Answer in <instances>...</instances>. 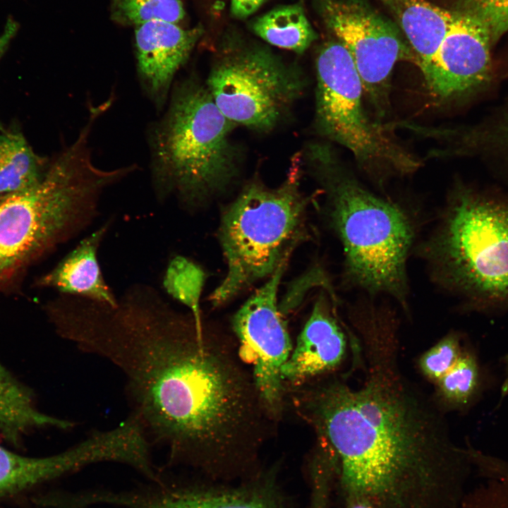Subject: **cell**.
I'll list each match as a JSON object with an SVG mask.
<instances>
[{"label":"cell","mask_w":508,"mask_h":508,"mask_svg":"<svg viewBox=\"0 0 508 508\" xmlns=\"http://www.w3.org/2000/svg\"><path fill=\"white\" fill-rule=\"evenodd\" d=\"M347 372L299 386L301 416L327 452L344 498L374 508H456L473 468L443 411L413 384L399 363V327L360 325Z\"/></svg>","instance_id":"1"},{"label":"cell","mask_w":508,"mask_h":508,"mask_svg":"<svg viewBox=\"0 0 508 508\" xmlns=\"http://www.w3.org/2000/svg\"><path fill=\"white\" fill-rule=\"evenodd\" d=\"M92 350L124 375L131 413L167 449L168 466L244 459L268 435L273 420L231 346L158 293L114 310Z\"/></svg>","instance_id":"2"},{"label":"cell","mask_w":508,"mask_h":508,"mask_svg":"<svg viewBox=\"0 0 508 508\" xmlns=\"http://www.w3.org/2000/svg\"><path fill=\"white\" fill-rule=\"evenodd\" d=\"M90 136L77 139L49 164L42 180L0 203V289L35 260L74 238L97 215L102 193L125 176L92 162Z\"/></svg>","instance_id":"3"},{"label":"cell","mask_w":508,"mask_h":508,"mask_svg":"<svg viewBox=\"0 0 508 508\" xmlns=\"http://www.w3.org/2000/svg\"><path fill=\"white\" fill-rule=\"evenodd\" d=\"M311 152L326 195L327 222L342 247L345 284L388 296L406 311L413 222L399 205L362 186L327 147L315 146Z\"/></svg>","instance_id":"4"},{"label":"cell","mask_w":508,"mask_h":508,"mask_svg":"<svg viewBox=\"0 0 508 508\" xmlns=\"http://www.w3.org/2000/svg\"><path fill=\"white\" fill-rule=\"evenodd\" d=\"M419 250L464 310L508 309V193L456 186Z\"/></svg>","instance_id":"5"},{"label":"cell","mask_w":508,"mask_h":508,"mask_svg":"<svg viewBox=\"0 0 508 508\" xmlns=\"http://www.w3.org/2000/svg\"><path fill=\"white\" fill-rule=\"evenodd\" d=\"M235 125L218 109L205 85L177 86L151 134L152 178L159 198L171 193L198 206L224 192L237 174L230 140Z\"/></svg>","instance_id":"6"},{"label":"cell","mask_w":508,"mask_h":508,"mask_svg":"<svg viewBox=\"0 0 508 508\" xmlns=\"http://www.w3.org/2000/svg\"><path fill=\"white\" fill-rule=\"evenodd\" d=\"M299 175L294 169L275 188L252 181L223 210L218 237L226 273L210 297L214 306L270 278L309 237Z\"/></svg>","instance_id":"7"},{"label":"cell","mask_w":508,"mask_h":508,"mask_svg":"<svg viewBox=\"0 0 508 508\" xmlns=\"http://www.w3.org/2000/svg\"><path fill=\"white\" fill-rule=\"evenodd\" d=\"M315 120L320 133L347 148L370 171L409 174L419 161L367 116L363 87L353 61L339 41L326 43L316 61Z\"/></svg>","instance_id":"8"},{"label":"cell","mask_w":508,"mask_h":508,"mask_svg":"<svg viewBox=\"0 0 508 508\" xmlns=\"http://www.w3.org/2000/svg\"><path fill=\"white\" fill-rule=\"evenodd\" d=\"M229 45L210 71L205 85L209 92L234 125L273 129L301 94V73L264 46Z\"/></svg>","instance_id":"9"},{"label":"cell","mask_w":508,"mask_h":508,"mask_svg":"<svg viewBox=\"0 0 508 508\" xmlns=\"http://www.w3.org/2000/svg\"><path fill=\"white\" fill-rule=\"evenodd\" d=\"M327 28L349 52L363 91L383 116L394 65L417 58L399 30L361 0H314Z\"/></svg>","instance_id":"10"},{"label":"cell","mask_w":508,"mask_h":508,"mask_svg":"<svg viewBox=\"0 0 508 508\" xmlns=\"http://www.w3.org/2000/svg\"><path fill=\"white\" fill-rule=\"evenodd\" d=\"M286 267H280L268 278L231 320L241 357L252 365L259 397L273 421L282 412L286 386L282 369L293 349L277 300Z\"/></svg>","instance_id":"11"},{"label":"cell","mask_w":508,"mask_h":508,"mask_svg":"<svg viewBox=\"0 0 508 508\" xmlns=\"http://www.w3.org/2000/svg\"><path fill=\"white\" fill-rule=\"evenodd\" d=\"M454 12L437 52L421 71L430 91L441 100L480 98L497 79L491 60L494 44L476 20Z\"/></svg>","instance_id":"12"},{"label":"cell","mask_w":508,"mask_h":508,"mask_svg":"<svg viewBox=\"0 0 508 508\" xmlns=\"http://www.w3.org/2000/svg\"><path fill=\"white\" fill-rule=\"evenodd\" d=\"M337 297L325 289L317 296L296 344L282 369L285 386L298 387L339 370L349 344L346 322L337 313Z\"/></svg>","instance_id":"13"},{"label":"cell","mask_w":508,"mask_h":508,"mask_svg":"<svg viewBox=\"0 0 508 508\" xmlns=\"http://www.w3.org/2000/svg\"><path fill=\"white\" fill-rule=\"evenodd\" d=\"M202 29H183L176 23L151 20L135 30L137 68L148 96L158 107L164 103L174 77L186 61Z\"/></svg>","instance_id":"14"},{"label":"cell","mask_w":508,"mask_h":508,"mask_svg":"<svg viewBox=\"0 0 508 508\" xmlns=\"http://www.w3.org/2000/svg\"><path fill=\"white\" fill-rule=\"evenodd\" d=\"M136 485L129 508H281L265 491L214 492L181 485L164 468Z\"/></svg>","instance_id":"15"},{"label":"cell","mask_w":508,"mask_h":508,"mask_svg":"<svg viewBox=\"0 0 508 508\" xmlns=\"http://www.w3.org/2000/svg\"><path fill=\"white\" fill-rule=\"evenodd\" d=\"M111 224V220L106 222L83 239L54 268L37 280V285L56 289L64 295L116 305L118 299L105 282L97 259L99 246Z\"/></svg>","instance_id":"16"},{"label":"cell","mask_w":508,"mask_h":508,"mask_svg":"<svg viewBox=\"0 0 508 508\" xmlns=\"http://www.w3.org/2000/svg\"><path fill=\"white\" fill-rule=\"evenodd\" d=\"M404 34L422 71L431 61L452 21L454 12L427 0H379Z\"/></svg>","instance_id":"17"},{"label":"cell","mask_w":508,"mask_h":508,"mask_svg":"<svg viewBox=\"0 0 508 508\" xmlns=\"http://www.w3.org/2000/svg\"><path fill=\"white\" fill-rule=\"evenodd\" d=\"M75 470L74 456L68 449L33 457L0 445V502L72 474Z\"/></svg>","instance_id":"18"},{"label":"cell","mask_w":508,"mask_h":508,"mask_svg":"<svg viewBox=\"0 0 508 508\" xmlns=\"http://www.w3.org/2000/svg\"><path fill=\"white\" fill-rule=\"evenodd\" d=\"M75 423L40 411L30 390L0 363V433L17 445L28 431L40 428L68 430Z\"/></svg>","instance_id":"19"},{"label":"cell","mask_w":508,"mask_h":508,"mask_svg":"<svg viewBox=\"0 0 508 508\" xmlns=\"http://www.w3.org/2000/svg\"><path fill=\"white\" fill-rule=\"evenodd\" d=\"M452 132L457 138L456 152L508 173V100L478 121Z\"/></svg>","instance_id":"20"},{"label":"cell","mask_w":508,"mask_h":508,"mask_svg":"<svg viewBox=\"0 0 508 508\" xmlns=\"http://www.w3.org/2000/svg\"><path fill=\"white\" fill-rule=\"evenodd\" d=\"M49 164L32 150L17 130L0 131V196L31 188L44 177Z\"/></svg>","instance_id":"21"},{"label":"cell","mask_w":508,"mask_h":508,"mask_svg":"<svg viewBox=\"0 0 508 508\" xmlns=\"http://www.w3.org/2000/svg\"><path fill=\"white\" fill-rule=\"evenodd\" d=\"M487 374L475 351L465 346L454 365L435 385V401L444 411H468L482 397Z\"/></svg>","instance_id":"22"},{"label":"cell","mask_w":508,"mask_h":508,"mask_svg":"<svg viewBox=\"0 0 508 508\" xmlns=\"http://www.w3.org/2000/svg\"><path fill=\"white\" fill-rule=\"evenodd\" d=\"M250 28L267 43L298 54L304 52L317 37L299 4L275 8L255 18Z\"/></svg>","instance_id":"23"},{"label":"cell","mask_w":508,"mask_h":508,"mask_svg":"<svg viewBox=\"0 0 508 508\" xmlns=\"http://www.w3.org/2000/svg\"><path fill=\"white\" fill-rule=\"evenodd\" d=\"M205 279L203 269L182 255H176L169 261L163 279L167 293L188 307L200 328L203 326L200 301Z\"/></svg>","instance_id":"24"},{"label":"cell","mask_w":508,"mask_h":508,"mask_svg":"<svg viewBox=\"0 0 508 508\" xmlns=\"http://www.w3.org/2000/svg\"><path fill=\"white\" fill-rule=\"evenodd\" d=\"M185 15L181 0H113L112 16L119 23L139 25L151 20L177 23Z\"/></svg>","instance_id":"25"},{"label":"cell","mask_w":508,"mask_h":508,"mask_svg":"<svg viewBox=\"0 0 508 508\" xmlns=\"http://www.w3.org/2000/svg\"><path fill=\"white\" fill-rule=\"evenodd\" d=\"M464 348L461 334L449 332L421 355L418 368L425 377L435 383L454 365Z\"/></svg>","instance_id":"26"},{"label":"cell","mask_w":508,"mask_h":508,"mask_svg":"<svg viewBox=\"0 0 508 508\" xmlns=\"http://www.w3.org/2000/svg\"><path fill=\"white\" fill-rule=\"evenodd\" d=\"M457 11L476 20L493 44L508 32V0H459Z\"/></svg>","instance_id":"27"},{"label":"cell","mask_w":508,"mask_h":508,"mask_svg":"<svg viewBox=\"0 0 508 508\" xmlns=\"http://www.w3.org/2000/svg\"><path fill=\"white\" fill-rule=\"evenodd\" d=\"M471 460L480 477L508 482V460L469 447Z\"/></svg>","instance_id":"28"},{"label":"cell","mask_w":508,"mask_h":508,"mask_svg":"<svg viewBox=\"0 0 508 508\" xmlns=\"http://www.w3.org/2000/svg\"><path fill=\"white\" fill-rule=\"evenodd\" d=\"M266 0H231V13L238 19H245L255 13Z\"/></svg>","instance_id":"29"},{"label":"cell","mask_w":508,"mask_h":508,"mask_svg":"<svg viewBox=\"0 0 508 508\" xmlns=\"http://www.w3.org/2000/svg\"><path fill=\"white\" fill-rule=\"evenodd\" d=\"M18 30V25L13 19L9 18L6 24L4 32L0 36V59L8 47ZM5 130L0 122V131Z\"/></svg>","instance_id":"30"},{"label":"cell","mask_w":508,"mask_h":508,"mask_svg":"<svg viewBox=\"0 0 508 508\" xmlns=\"http://www.w3.org/2000/svg\"><path fill=\"white\" fill-rule=\"evenodd\" d=\"M345 508H374L366 500L358 497H344Z\"/></svg>","instance_id":"31"},{"label":"cell","mask_w":508,"mask_h":508,"mask_svg":"<svg viewBox=\"0 0 508 508\" xmlns=\"http://www.w3.org/2000/svg\"><path fill=\"white\" fill-rule=\"evenodd\" d=\"M502 361L505 370V379L502 382V387L504 390L508 391V355L503 356Z\"/></svg>","instance_id":"32"},{"label":"cell","mask_w":508,"mask_h":508,"mask_svg":"<svg viewBox=\"0 0 508 508\" xmlns=\"http://www.w3.org/2000/svg\"><path fill=\"white\" fill-rule=\"evenodd\" d=\"M6 195H1L0 196V203L3 201Z\"/></svg>","instance_id":"33"}]
</instances>
